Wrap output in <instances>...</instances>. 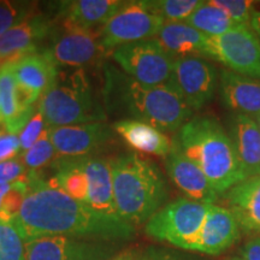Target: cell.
Masks as SVG:
<instances>
[{
  "label": "cell",
  "mask_w": 260,
  "mask_h": 260,
  "mask_svg": "<svg viewBox=\"0 0 260 260\" xmlns=\"http://www.w3.org/2000/svg\"><path fill=\"white\" fill-rule=\"evenodd\" d=\"M27 194L12 225L24 243L45 236H76L104 241L130 240L134 226L121 218L96 212L83 201L71 198L28 171Z\"/></svg>",
  "instance_id": "cell-1"
},
{
  "label": "cell",
  "mask_w": 260,
  "mask_h": 260,
  "mask_svg": "<svg viewBox=\"0 0 260 260\" xmlns=\"http://www.w3.org/2000/svg\"><path fill=\"white\" fill-rule=\"evenodd\" d=\"M103 100L110 115L147 123L162 133L180 130L193 113L170 81L147 86L112 65L104 70Z\"/></svg>",
  "instance_id": "cell-2"
},
{
  "label": "cell",
  "mask_w": 260,
  "mask_h": 260,
  "mask_svg": "<svg viewBox=\"0 0 260 260\" xmlns=\"http://www.w3.org/2000/svg\"><path fill=\"white\" fill-rule=\"evenodd\" d=\"M172 142L200 168L218 194L247 180L229 133L214 117L189 119Z\"/></svg>",
  "instance_id": "cell-3"
},
{
  "label": "cell",
  "mask_w": 260,
  "mask_h": 260,
  "mask_svg": "<svg viewBox=\"0 0 260 260\" xmlns=\"http://www.w3.org/2000/svg\"><path fill=\"white\" fill-rule=\"evenodd\" d=\"M110 161L118 216L133 226L148 222L168 198L160 169L138 153L118 155Z\"/></svg>",
  "instance_id": "cell-4"
},
{
  "label": "cell",
  "mask_w": 260,
  "mask_h": 260,
  "mask_svg": "<svg viewBox=\"0 0 260 260\" xmlns=\"http://www.w3.org/2000/svg\"><path fill=\"white\" fill-rule=\"evenodd\" d=\"M39 110L50 128L104 122L105 107L94 96L83 69L59 71L56 84L41 96Z\"/></svg>",
  "instance_id": "cell-5"
},
{
  "label": "cell",
  "mask_w": 260,
  "mask_h": 260,
  "mask_svg": "<svg viewBox=\"0 0 260 260\" xmlns=\"http://www.w3.org/2000/svg\"><path fill=\"white\" fill-rule=\"evenodd\" d=\"M211 205L188 198L172 201L146 223V235L184 251H193Z\"/></svg>",
  "instance_id": "cell-6"
},
{
  "label": "cell",
  "mask_w": 260,
  "mask_h": 260,
  "mask_svg": "<svg viewBox=\"0 0 260 260\" xmlns=\"http://www.w3.org/2000/svg\"><path fill=\"white\" fill-rule=\"evenodd\" d=\"M112 56L124 73L140 83L159 86L171 80L175 59L155 38L117 47Z\"/></svg>",
  "instance_id": "cell-7"
},
{
  "label": "cell",
  "mask_w": 260,
  "mask_h": 260,
  "mask_svg": "<svg viewBox=\"0 0 260 260\" xmlns=\"http://www.w3.org/2000/svg\"><path fill=\"white\" fill-rule=\"evenodd\" d=\"M206 58L219 61L234 73L260 80V40L249 25L209 37Z\"/></svg>",
  "instance_id": "cell-8"
},
{
  "label": "cell",
  "mask_w": 260,
  "mask_h": 260,
  "mask_svg": "<svg viewBox=\"0 0 260 260\" xmlns=\"http://www.w3.org/2000/svg\"><path fill=\"white\" fill-rule=\"evenodd\" d=\"M164 18L152 12L145 2H125L118 12L100 29V39L105 51L157 37Z\"/></svg>",
  "instance_id": "cell-9"
},
{
  "label": "cell",
  "mask_w": 260,
  "mask_h": 260,
  "mask_svg": "<svg viewBox=\"0 0 260 260\" xmlns=\"http://www.w3.org/2000/svg\"><path fill=\"white\" fill-rule=\"evenodd\" d=\"M58 67L83 69L99 63L106 51L100 39V30H86L63 22L56 27L45 48Z\"/></svg>",
  "instance_id": "cell-10"
},
{
  "label": "cell",
  "mask_w": 260,
  "mask_h": 260,
  "mask_svg": "<svg viewBox=\"0 0 260 260\" xmlns=\"http://www.w3.org/2000/svg\"><path fill=\"white\" fill-rule=\"evenodd\" d=\"M170 82L194 111L213 99L219 76L216 68L205 58L186 57L175 60Z\"/></svg>",
  "instance_id": "cell-11"
},
{
  "label": "cell",
  "mask_w": 260,
  "mask_h": 260,
  "mask_svg": "<svg viewBox=\"0 0 260 260\" xmlns=\"http://www.w3.org/2000/svg\"><path fill=\"white\" fill-rule=\"evenodd\" d=\"M57 24L47 16L38 14L0 37V67L14 63L39 52V45L50 39Z\"/></svg>",
  "instance_id": "cell-12"
},
{
  "label": "cell",
  "mask_w": 260,
  "mask_h": 260,
  "mask_svg": "<svg viewBox=\"0 0 260 260\" xmlns=\"http://www.w3.org/2000/svg\"><path fill=\"white\" fill-rule=\"evenodd\" d=\"M56 152L64 158L88 157L113 139L112 128L105 122L50 128Z\"/></svg>",
  "instance_id": "cell-13"
},
{
  "label": "cell",
  "mask_w": 260,
  "mask_h": 260,
  "mask_svg": "<svg viewBox=\"0 0 260 260\" xmlns=\"http://www.w3.org/2000/svg\"><path fill=\"white\" fill-rule=\"evenodd\" d=\"M25 260H107L106 248L68 236H45L25 242Z\"/></svg>",
  "instance_id": "cell-14"
},
{
  "label": "cell",
  "mask_w": 260,
  "mask_h": 260,
  "mask_svg": "<svg viewBox=\"0 0 260 260\" xmlns=\"http://www.w3.org/2000/svg\"><path fill=\"white\" fill-rule=\"evenodd\" d=\"M241 228L232 211L212 204L191 252L218 255L239 240Z\"/></svg>",
  "instance_id": "cell-15"
},
{
  "label": "cell",
  "mask_w": 260,
  "mask_h": 260,
  "mask_svg": "<svg viewBox=\"0 0 260 260\" xmlns=\"http://www.w3.org/2000/svg\"><path fill=\"white\" fill-rule=\"evenodd\" d=\"M165 167L175 186L187 195L188 199L205 204H214L218 193L195 162L188 159L172 142L170 153L165 157Z\"/></svg>",
  "instance_id": "cell-16"
},
{
  "label": "cell",
  "mask_w": 260,
  "mask_h": 260,
  "mask_svg": "<svg viewBox=\"0 0 260 260\" xmlns=\"http://www.w3.org/2000/svg\"><path fill=\"white\" fill-rule=\"evenodd\" d=\"M218 87L224 106L235 115L248 116L255 121L259 118L260 80L223 69L219 74Z\"/></svg>",
  "instance_id": "cell-17"
},
{
  "label": "cell",
  "mask_w": 260,
  "mask_h": 260,
  "mask_svg": "<svg viewBox=\"0 0 260 260\" xmlns=\"http://www.w3.org/2000/svg\"><path fill=\"white\" fill-rule=\"evenodd\" d=\"M9 65L18 86L38 100L56 84L59 76V67L45 50L28 54Z\"/></svg>",
  "instance_id": "cell-18"
},
{
  "label": "cell",
  "mask_w": 260,
  "mask_h": 260,
  "mask_svg": "<svg viewBox=\"0 0 260 260\" xmlns=\"http://www.w3.org/2000/svg\"><path fill=\"white\" fill-rule=\"evenodd\" d=\"M84 172L88 183L86 204L96 212L112 218H121L117 212L115 198H113L111 161L100 158L86 157Z\"/></svg>",
  "instance_id": "cell-19"
},
{
  "label": "cell",
  "mask_w": 260,
  "mask_h": 260,
  "mask_svg": "<svg viewBox=\"0 0 260 260\" xmlns=\"http://www.w3.org/2000/svg\"><path fill=\"white\" fill-rule=\"evenodd\" d=\"M226 204L241 230L260 235V175L247 178L228 190Z\"/></svg>",
  "instance_id": "cell-20"
},
{
  "label": "cell",
  "mask_w": 260,
  "mask_h": 260,
  "mask_svg": "<svg viewBox=\"0 0 260 260\" xmlns=\"http://www.w3.org/2000/svg\"><path fill=\"white\" fill-rule=\"evenodd\" d=\"M125 2L119 0H74L61 2L58 8V16L65 23L93 30L104 27L115 16Z\"/></svg>",
  "instance_id": "cell-21"
},
{
  "label": "cell",
  "mask_w": 260,
  "mask_h": 260,
  "mask_svg": "<svg viewBox=\"0 0 260 260\" xmlns=\"http://www.w3.org/2000/svg\"><path fill=\"white\" fill-rule=\"evenodd\" d=\"M229 135L247 178L260 175V128L248 116L234 115L229 123Z\"/></svg>",
  "instance_id": "cell-22"
},
{
  "label": "cell",
  "mask_w": 260,
  "mask_h": 260,
  "mask_svg": "<svg viewBox=\"0 0 260 260\" xmlns=\"http://www.w3.org/2000/svg\"><path fill=\"white\" fill-rule=\"evenodd\" d=\"M155 39L175 60L186 57L206 58L209 37L184 22H165Z\"/></svg>",
  "instance_id": "cell-23"
},
{
  "label": "cell",
  "mask_w": 260,
  "mask_h": 260,
  "mask_svg": "<svg viewBox=\"0 0 260 260\" xmlns=\"http://www.w3.org/2000/svg\"><path fill=\"white\" fill-rule=\"evenodd\" d=\"M112 129L130 147L142 153L167 157L170 153L172 144L164 133L147 123L121 119L113 123Z\"/></svg>",
  "instance_id": "cell-24"
},
{
  "label": "cell",
  "mask_w": 260,
  "mask_h": 260,
  "mask_svg": "<svg viewBox=\"0 0 260 260\" xmlns=\"http://www.w3.org/2000/svg\"><path fill=\"white\" fill-rule=\"evenodd\" d=\"M0 102L3 124L6 132L18 135L35 113V110L24 107L19 102L17 82L9 64L0 67Z\"/></svg>",
  "instance_id": "cell-25"
},
{
  "label": "cell",
  "mask_w": 260,
  "mask_h": 260,
  "mask_svg": "<svg viewBox=\"0 0 260 260\" xmlns=\"http://www.w3.org/2000/svg\"><path fill=\"white\" fill-rule=\"evenodd\" d=\"M84 159L86 157L59 159L56 162V174L48 182L74 199L86 203L88 183L84 172Z\"/></svg>",
  "instance_id": "cell-26"
},
{
  "label": "cell",
  "mask_w": 260,
  "mask_h": 260,
  "mask_svg": "<svg viewBox=\"0 0 260 260\" xmlns=\"http://www.w3.org/2000/svg\"><path fill=\"white\" fill-rule=\"evenodd\" d=\"M184 23L207 37H218L239 27V24H236L223 10L212 5L211 2L201 3Z\"/></svg>",
  "instance_id": "cell-27"
},
{
  "label": "cell",
  "mask_w": 260,
  "mask_h": 260,
  "mask_svg": "<svg viewBox=\"0 0 260 260\" xmlns=\"http://www.w3.org/2000/svg\"><path fill=\"white\" fill-rule=\"evenodd\" d=\"M201 3L199 0H154L145 2V4L165 22H182L186 21Z\"/></svg>",
  "instance_id": "cell-28"
},
{
  "label": "cell",
  "mask_w": 260,
  "mask_h": 260,
  "mask_svg": "<svg viewBox=\"0 0 260 260\" xmlns=\"http://www.w3.org/2000/svg\"><path fill=\"white\" fill-rule=\"evenodd\" d=\"M35 10V3L0 0V37L34 16Z\"/></svg>",
  "instance_id": "cell-29"
},
{
  "label": "cell",
  "mask_w": 260,
  "mask_h": 260,
  "mask_svg": "<svg viewBox=\"0 0 260 260\" xmlns=\"http://www.w3.org/2000/svg\"><path fill=\"white\" fill-rule=\"evenodd\" d=\"M56 153V149L50 139V129H45L38 141L28 151L22 153L21 160L28 171H38L39 169L48 164Z\"/></svg>",
  "instance_id": "cell-30"
},
{
  "label": "cell",
  "mask_w": 260,
  "mask_h": 260,
  "mask_svg": "<svg viewBox=\"0 0 260 260\" xmlns=\"http://www.w3.org/2000/svg\"><path fill=\"white\" fill-rule=\"evenodd\" d=\"M0 260H25V245L12 224L0 223Z\"/></svg>",
  "instance_id": "cell-31"
},
{
  "label": "cell",
  "mask_w": 260,
  "mask_h": 260,
  "mask_svg": "<svg viewBox=\"0 0 260 260\" xmlns=\"http://www.w3.org/2000/svg\"><path fill=\"white\" fill-rule=\"evenodd\" d=\"M27 194V181L19 180L12 183L11 189L3 199L0 207V223L12 224L23 204Z\"/></svg>",
  "instance_id": "cell-32"
},
{
  "label": "cell",
  "mask_w": 260,
  "mask_h": 260,
  "mask_svg": "<svg viewBox=\"0 0 260 260\" xmlns=\"http://www.w3.org/2000/svg\"><path fill=\"white\" fill-rule=\"evenodd\" d=\"M211 4L223 10L239 25L251 27L252 16L254 14V2L248 0H211Z\"/></svg>",
  "instance_id": "cell-33"
},
{
  "label": "cell",
  "mask_w": 260,
  "mask_h": 260,
  "mask_svg": "<svg viewBox=\"0 0 260 260\" xmlns=\"http://www.w3.org/2000/svg\"><path fill=\"white\" fill-rule=\"evenodd\" d=\"M45 123L46 121H45L40 110L38 109L18 135L19 142H21V151H28L38 141L45 130Z\"/></svg>",
  "instance_id": "cell-34"
},
{
  "label": "cell",
  "mask_w": 260,
  "mask_h": 260,
  "mask_svg": "<svg viewBox=\"0 0 260 260\" xmlns=\"http://www.w3.org/2000/svg\"><path fill=\"white\" fill-rule=\"evenodd\" d=\"M27 169L21 159L12 158L0 162V183H14L27 177Z\"/></svg>",
  "instance_id": "cell-35"
},
{
  "label": "cell",
  "mask_w": 260,
  "mask_h": 260,
  "mask_svg": "<svg viewBox=\"0 0 260 260\" xmlns=\"http://www.w3.org/2000/svg\"><path fill=\"white\" fill-rule=\"evenodd\" d=\"M21 151L19 136L9 133H0V162L15 158Z\"/></svg>",
  "instance_id": "cell-36"
},
{
  "label": "cell",
  "mask_w": 260,
  "mask_h": 260,
  "mask_svg": "<svg viewBox=\"0 0 260 260\" xmlns=\"http://www.w3.org/2000/svg\"><path fill=\"white\" fill-rule=\"evenodd\" d=\"M139 260H199L193 256L182 254V253L168 251L161 248H148L147 251L140 254Z\"/></svg>",
  "instance_id": "cell-37"
},
{
  "label": "cell",
  "mask_w": 260,
  "mask_h": 260,
  "mask_svg": "<svg viewBox=\"0 0 260 260\" xmlns=\"http://www.w3.org/2000/svg\"><path fill=\"white\" fill-rule=\"evenodd\" d=\"M243 260H260V236L249 240L242 249Z\"/></svg>",
  "instance_id": "cell-38"
},
{
  "label": "cell",
  "mask_w": 260,
  "mask_h": 260,
  "mask_svg": "<svg viewBox=\"0 0 260 260\" xmlns=\"http://www.w3.org/2000/svg\"><path fill=\"white\" fill-rule=\"evenodd\" d=\"M139 256L140 255L135 251H124L107 260H139Z\"/></svg>",
  "instance_id": "cell-39"
},
{
  "label": "cell",
  "mask_w": 260,
  "mask_h": 260,
  "mask_svg": "<svg viewBox=\"0 0 260 260\" xmlns=\"http://www.w3.org/2000/svg\"><path fill=\"white\" fill-rule=\"evenodd\" d=\"M251 28L260 38V11H254V14H253L252 21H251Z\"/></svg>",
  "instance_id": "cell-40"
},
{
  "label": "cell",
  "mask_w": 260,
  "mask_h": 260,
  "mask_svg": "<svg viewBox=\"0 0 260 260\" xmlns=\"http://www.w3.org/2000/svg\"><path fill=\"white\" fill-rule=\"evenodd\" d=\"M12 183H0V207H2L3 199L5 198V195L9 193V190L11 189Z\"/></svg>",
  "instance_id": "cell-41"
},
{
  "label": "cell",
  "mask_w": 260,
  "mask_h": 260,
  "mask_svg": "<svg viewBox=\"0 0 260 260\" xmlns=\"http://www.w3.org/2000/svg\"><path fill=\"white\" fill-rule=\"evenodd\" d=\"M0 123H3V117H2V102H0Z\"/></svg>",
  "instance_id": "cell-42"
},
{
  "label": "cell",
  "mask_w": 260,
  "mask_h": 260,
  "mask_svg": "<svg viewBox=\"0 0 260 260\" xmlns=\"http://www.w3.org/2000/svg\"><path fill=\"white\" fill-rule=\"evenodd\" d=\"M228 260H243L242 258H232V259H228Z\"/></svg>",
  "instance_id": "cell-43"
},
{
  "label": "cell",
  "mask_w": 260,
  "mask_h": 260,
  "mask_svg": "<svg viewBox=\"0 0 260 260\" xmlns=\"http://www.w3.org/2000/svg\"><path fill=\"white\" fill-rule=\"evenodd\" d=\"M256 123H258V125H259V128H260V117L258 119H256Z\"/></svg>",
  "instance_id": "cell-44"
}]
</instances>
